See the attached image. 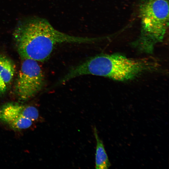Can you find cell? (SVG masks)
Wrapping results in <instances>:
<instances>
[{
	"label": "cell",
	"instance_id": "6da1fadb",
	"mask_svg": "<svg viewBox=\"0 0 169 169\" xmlns=\"http://www.w3.org/2000/svg\"><path fill=\"white\" fill-rule=\"evenodd\" d=\"M19 54L22 59L44 62L49 59L56 44L85 43L86 37L70 35L54 28L46 19H26L19 23L13 33Z\"/></svg>",
	"mask_w": 169,
	"mask_h": 169
},
{
	"label": "cell",
	"instance_id": "7a4b0ae2",
	"mask_svg": "<svg viewBox=\"0 0 169 169\" xmlns=\"http://www.w3.org/2000/svg\"><path fill=\"white\" fill-rule=\"evenodd\" d=\"M158 64L152 59H133L122 54H100L91 57L71 68L62 78L64 82L75 77L92 75L124 81L157 69Z\"/></svg>",
	"mask_w": 169,
	"mask_h": 169
},
{
	"label": "cell",
	"instance_id": "3957f363",
	"mask_svg": "<svg viewBox=\"0 0 169 169\" xmlns=\"http://www.w3.org/2000/svg\"><path fill=\"white\" fill-rule=\"evenodd\" d=\"M139 11L140 35L133 46L139 51L151 54L156 44L163 41L168 26V0H142Z\"/></svg>",
	"mask_w": 169,
	"mask_h": 169
},
{
	"label": "cell",
	"instance_id": "277c9868",
	"mask_svg": "<svg viewBox=\"0 0 169 169\" xmlns=\"http://www.w3.org/2000/svg\"><path fill=\"white\" fill-rule=\"evenodd\" d=\"M44 81L43 72L38 61L23 59L15 86L19 99L25 101L33 97L41 90Z\"/></svg>",
	"mask_w": 169,
	"mask_h": 169
},
{
	"label": "cell",
	"instance_id": "5b68a950",
	"mask_svg": "<svg viewBox=\"0 0 169 169\" xmlns=\"http://www.w3.org/2000/svg\"><path fill=\"white\" fill-rule=\"evenodd\" d=\"M40 116L35 107L15 102H9L0 106V121L14 130L28 129Z\"/></svg>",
	"mask_w": 169,
	"mask_h": 169
},
{
	"label": "cell",
	"instance_id": "8992f818",
	"mask_svg": "<svg viewBox=\"0 0 169 169\" xmlns=\"http://www.w3.org/2000/svg\"><path fill=\"white\" fill-rule=\"evenodd\" d=\"M94 134L96 141L95 156V167L97 169L109 168L111 164L105 151L102 140L99 136L97 129L95 126L93 128Z\"/></svg>",
	"mask_w": 169,
	"mask_h": 169
},
{
	"label": "cell",
	"instance_id": "52a82bcc",
	"mask_svg": "<svg viewBox=\"0 0 169 169\" xmlns=\"http://www.w3.org/2000/svg\"><path fill=\"white\" fill-rule=\"evenodd\" d=\"M15 72L13 62L6 56L0 54V76L8 87L10 84Z\"/></svg>",
	"mask_w": 169,
	"mask_h": 169
},
{
	"label": "cell",
	"instance_id": "ba28073f",
	"mask_svg": "<svg viewBox=\"0 0 169 169\" xmlns=\"http://www.w3.org/2000/svg\"><path fill=\"white\" fill-rule=\"evenodd\" d=\"M8 88V87L4 84L0 76V95L4 94Z\"/></svg>",
	"mask_w": 169,
	"mask_h": 169
}]
</instances>
